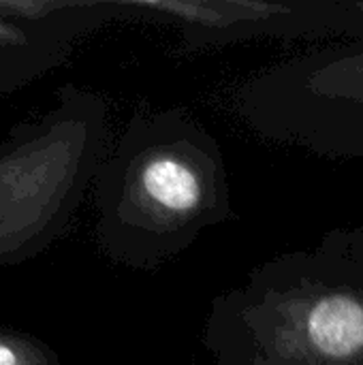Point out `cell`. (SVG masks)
Masks as SVG:
<instances>
[{
    "mask_svg": "<svg viewBox=\"0 0 363 365\" xmlns=\"http://www.w3.org/2000/svg\"><path fill=\"white\" fill-rule=\"evenodd\" d=\"M216 365H363V229H334L216 295L203 323Z\"/></svg>",
    "mask_w": 363,
    "mask_h": 365,
    "instance_id": "obj_1",
    "label": "cell"
},
{
    "mask_svg": "<svg viewBox=\"0 0 363 365\" xmlns=\"http://www.w3.org/2000/svg\"><path fill=\"white\" fill-rule=\"evenodd\" d=\"M235 218L223 148L188 109L133 122L111 178V231L124 259L154 269Z\"/></svg>",
    "mask_w": 363,
    "mask_h": 365,
    "instance_id": "obj_2",
    "label": "cell"
},
{
    "mask_svg": "<svg viewBox=\"0 0 363 365\" xmlns=\"http://www.w3.org/2000/svg\"><path fill=\"white\" fill-rule=\"evenodd\" d=\"M261 139L325 158H363V36L278 62L233 94Z\"/></svg>",
    "mask_w": 363,
    "mask_h": 365,
    "instance_id": "obj_3",
    "label": "cell"
},
{
    "mask_svg": "<svg viewBox=\"0 0 363 365\" xmlns=\"http://www.w3.org/2000/svg\"><path fill=\"white\" fill-rule=\"evenodd\" d=\"M133 17L165 24L186 53L257 38H359L363 0H128Z\"/></svg>",
    "mask_w": 363,
    "mask_h": 365,
    "instance_id": "obj_4",
    "label": "cell"
},
{
    "mask_svg": "<svg viewBox=\"0 0 363 365\" xmlns=\"http://www.w3.org/2000/svg\"><path fill=\"white\" fill-rule=\"evenodd\" d=\"M0 365H17V357L11 349L0 344Z\"/></svg>",
    "mask_w": 363,
    "mask_h": 365,
    "instance_id": "obj_5",
    "label": "cell"
}]
</instances>
